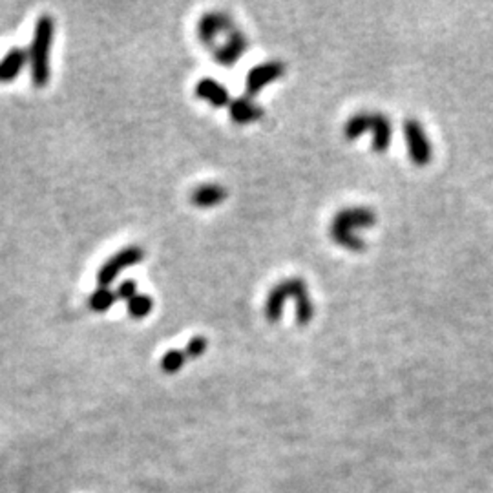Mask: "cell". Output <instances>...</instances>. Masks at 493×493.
I'll list each match as a JSON object with an SVG mask.
<instances>
[{"instance_id":"9","label":"cell","mask_w":493,"mask_h":493,"mask_svg":"<svg viewBox=\"0 0 493 493\" xmlns=\"http://www.w3.org/2000/svg\"><path fill=\"white\" fill-rule=\"evenodd\" d=\"M283 73H285V64L282 60H267V63L250 68L249 73H247V80H245L249 97L258 95L267 85L283 77Z\"/></svg>"},{"instance_id":"14","label":"cell","mask_w":493,"mask_h":493,"mask_svg":"<svg viewBox=\"0 0 493 493\" xmlns=\"http://www.w3.org/2000/svg\"><path fill=\"white\" fill-rule=\"evenodd\" d=\"M117 302V296L115 292L110 289V287H97L92 295L88 296V307L93 312H106L114 307V304Z\"/></svg>"},{"instance_id":"17","label":"cell","mask_w":493,"mask_h":493,"mask_svg":"<svg viewBox=\"0 0 493 493\" xmlns=\"http://www.w3.org/2000/svg\"><path fill=\"white\" fill-rule=\"evenodd\" d=\"M208 341L205 336H194L190 338L189 344H186V347L183 351H185L186 359H199L201 354H205V351H207Z\"/></svg>"},{"instance_id":"16","label":"cell","mask_w":493,"mask_h":493,"mask_svg":"<svg viewBox=\"0 0 493 493\" xmlns=\"http://www.w3.org/2000/svg\"><path fill=\"white\" fill-rule=\"evenodd\" d=\"M186 354L183 349H170L163 354L161 359V371L166 375H174V373L181 371L183 366L186 362Z\"/></svg>"},{"instance_id":"3","label":"cell","mask_w":493,"mask_h":493,"mask_svg":"<svg viewBox=\"0 0 493 493\" xmlns=\"http://www.w3.org/2000/svg\"><path fill=\"white\" fill-rule=\"evenodd\" d=\"M55 35V21L51 15L44 13L35 22L33 41L28 50L31 70V83L37 88H44L50 80V51Z\"/></svg>"},{"instance_id":"7","label":"cell","mask_w":493,"mask_h":493,"mask_svg":"<svg viewBox=\"0 0 493 493\" xmlns=\"http://www.w3.org/2000/svg\"><path fill=\"white\" fill-rule=\"evenodd\" d=\"M404 139L408 143L409 159L413 161V164H417V166H426L433 157V150H431L426 130L417 119H408L404 122Z\"/></svg>"},{"instance_id":"6","label":"cell","mask_w":493,"mask_h":493,"mask_svg":"<svg viewBox=\"0 0 493 493\" xmlns=\"http://www.w3.org/2000/svg\"><path fill=\"white\" fill-rule=\"evenodd\" d=\"M144 260V250L141 249L139 245H128V247H122L119 253H115L114 256L108 258L105 263L101 265V269L97 270V283L99 287H108L110 283H114L117 280L119 274L122 270L135 267L137 263H141Z\"/></svg>"},{"instance_id":"18","label":"cell","mask_w":493,"mask_h":493,"mask_svg":"<svg viewBox=\"0 0 493 493\" xmlns=\"http://www.w3.org/2000/svg\"><path fill=\"white\" fill-rule=\"evenodd\" d=\"M135 295H137V283H135L134 280H124V282H121L117 287V291H115L117 299H124V302L132 299Z\"/></svg>"},{"instance_id":"12","label":"cell","mask_w":493,"mask_h":493,"mask_svg":"<svg viewBox=\"0 0 493 493\" xmlns=\"http://www.w3.org/2000/svg\"><path fill=\"white\" fill-rule=\"evenodd\" d=\"M228 192L223 185L218 183H205L192 190L190 194V201L198 208H212L218 207L219 203H223L227 199Z\"/></svg>"},{"instance_id":"2","label":"cell","mask_w":493,"mask_h":493,"mask_svg":"<svg viewBox=\"0 0 493 493\" xmlns=\"http://www.w3.org/2000/svg\"><path fill=\"white\" fill-rule=\"evenodd\" d=\"M376 223V216L371 208L367 207H347L341 208L331 221L329 234L333 241L340 247L353 253H360L366 249V241L354 234L356 228H369Z\"/></svg>"},{"instance_id":"8","label":"cell","mask_w":493,"mask_h":493,"mask_svg":"<svg viewBox=\"0 0 493 493\" xmlns=\"http://www.w3.org/2000/svg\"><path fill=\"white\" fill-rule=\"evenodd\" d=\"M247 50H249V38L240 28H236L227 35L223 44H216V48L212 50V57L219 66L230 68L241 59V55Z\"/></svg>"},{"instance_id":"15","label":"cell","mask_w":493,"mask_h":493,"mask_svg":"<svg viewBox=\"0 0 493 493\" xmlns=\"http://www.w3.org/2000/svg\"><path fill=\"white\" fill-rule=\"evenodd\" d=\"M154 309V299L152 296L143 295V292H137L132 299L127 302V311L134 320H141V318H147Z\"/></svg>"},{"instance_id":"13","label":"cell","mask_w":493,"mask_h":493,"mask_svg":"<svg viewBox=\"0 0 493 493\" xmlns=\"http://www.w3.org/2000/svg\"><path fill=\"white\" fill-rule=\"evenodd\" d=\"M28 63H30V57L24 48H11L0 59V83H11L17 79Z\"/></svg>"},{"instance_id":"1","label":"cell","mask_w":493,"mask_h":493,"mask_svg":"<svg viewBox=\"0 0 493 493\" xmlns=\"http://www.w3.org/2000/svg\"><path fill=\"white\" fill-rule=\"evenodd\" d=\"M287 299H295L296 302V324L299 327L307 325L314 317V305H312L311 296H309L307 283H305V280L298 278V276L282 280L270 289L265 299V309H263L267 320L276 324L282 318L283 305H285Z\"/></svg>"},{"instance_id":"5","label":"cell","mask_w":493,"mask_h":493,"mask_svg":"<svg viewBox=\"0 0 493 493\" xmlns=\"http://www.w3.org/2000/svg\"><path fill=\"white\" fill-rule=\"evenodd\" d=\"M236 28L238 26L234 24V18L227 11L212 9V11H205L199 17L198 24H196V35H198V41L203 46L214 50L219 35H228Z\"/></svg>"},{"instance_id":"11","label":"cell","mask_w":493,"mask_h":493,"mask_svg":"<svg viewBox=\"0 0 493 493\" xmlns=\"http://www.w3.org/2000/svg\"><path fill=\"white\" fill-rule=\"evenodd\" d=\"M228 115L230 121L236 124H250L263 117V108L258 106L250 97H236L228 105Z\"/></svg>"},{"instance_id":"10","label":"cell","mask_w":493,"mask_h":493,"mask_svg":"<svg viewBox=\"0 0 493 493\" xmlns=\"http://www.w3.org/2000/svg\"><path fill=\"white\" fill-rule=\"evenodd\" d=\"M194 95L198 99H201V101H207L214 108H225L232 101L230 93L225 88V85H221L219 80L211 79V77L198 80V85L194 88Z\"/></svg>"},{"instance_id":"4","label":"cell","mask_w":493,"mask_h":493,"mask_svg":"<svg viewBox=\"0 0 493 493\" xmlns=\"http://www.w3.org/2000/svg\"><path fill=\"white\" fill-rule=\"evenodd\" d=\"M362 134L373 135V150L386 152L391 143L393 127L388 115L373 114V112H359L347 119L344 124V137L347 141L359 139Z\"/></svg>"}]
</instances>
